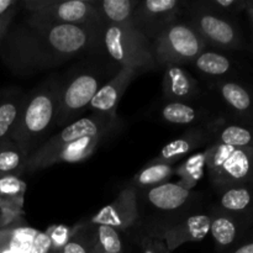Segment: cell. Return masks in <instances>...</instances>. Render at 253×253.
<instances>
[{
	"label": "cell",
	"instance_id": "cell-16",
	"mask_svg": "<svg viewBox=\"0 0 253 253\" xmlns=\"http://www.w3.org/2000/svg\"><path fill=\"white\" fill-rule=\"evenodd\" d=\"M158 116L168 125L193 128L209 126L219 118V114H212L209 108L200 104V101L180 103L165 100L158 108Z\"/></svg>",
	"mask_w": 253,
	"mask_h": 253
},
{
	"label": "cell",
	"instance_id": "cell-6",
	"mask_svg": "<svg viewBox=\"0 0 253 253\" xmlns=\"http://www.w3.org/2000/svg\"><path fill=\"white\" fill-rule=\"evenodd\" d=\"M152 52L158 67L190 66L208 48L202 37L185 20H178L163 30L152 42Z\"/></svg>",
	"mask_w": 253,
	"mask_h": 253
},
{
	"label": "cell",
	"instance_id": "cell-36",
	"mask_svg": "<svg viewBox=\"0 0 253 253\" xmlns=\"http://www.w3.org/2000/svg\"><path fill=\"white\" fill-rule=\"evenodd\" d=\"M19 10H20V5L17 4V5H15L14 7H11L9 11L5 12L1 17H0V43H1L2 40H4L5 35L7 34V30H9V27L11 26V24L14 22V20H15V17H16Z\"/></svg>",
	"mask_w": 253,
	"mask_h": 253
},
{
	"label": "cell",
	"instance_id": "cell-8",
	"mask_svg": "<svg viewBox=\"0 0 253 253\" xmlns=\"http://www.w3.org/2000/svg\"><path fill=\"white\" fill-rule=\"evenodd\" d=\"M19 5L27 14L54 24L104 29L93 0H22Z\"/></svg>",
	"mask_w": 253,
	"mask_h": 253
},
{
	"label": "cell",
	"instance_id": "cell-39",
	"mask_svg": "<svg viewBox=\"0 0 253 253\" xmlns=\"http://www.w3.org/2000/svg\"><path fill=\"white\" fill-rule=\"evenodd\" d=\"M245 12H246L247 17H249V22L250 25H251V29L253 32V0H249V4H247V7L246 10H245Z\"/></svg>",
	"mask_w": 253,
	"mask_h": 253
},
{
	"label": "cell",
	"instance_id": "cell-26",
	"mask_svg": "<svg viewBox=\"0 0 253 253\" xmlns=\"http://www.w3.org/2000/svg\"><path fill=\"white\" fill-rule=\"evenodd\" d=\"M207 174V147L203 151L188 156L178 166H175V174L182 187L192 190Z\"/></svg>",
	"mask_w": 253,
	"mask_h": 253
},
{
	"label": "cell",
	"instance_id": "cell-4",
	"mask_svg": "<svg viewBox=\"0 0 253 253\" xmlns=\"http://www.w3.org/2000/svg\"><path fill=\"white\" fill-rule=\"evenodd\" d=\"M183 16L207 43L216 51H242L247 43L235 17L219 15L203 6L200 0L184 1Z\"/></svg>",
	"mask_w": 253,
	"mask_h": 253
},
{
	"label": "cell",
	"instance_id": "cell-35",
	"mask_svg": "<svg viewBox=\"0 0 253 253\" xmlns=\"http://www.w3.org/2000/svg\"><path fill=\"white\" fill-rule=\"evenodd\" d=\"M49 251H51V244L47 235L44 234V231H37L32 241L30 253H49Z\"/></svg>",
	"mask_w": 253,
	"mask_h": 253
},
{
	"label": "cell",
	"instance_id": "cell-13",
	"mask_svg": "<svg viewBox=\"0 0 253 253\" xmlns=\"http://www.w3.org/2000/svg\"><path fill=\"white\" fill-rule=\"evenodd\" d=\"M211 89L226 108L225 118L253 126V86L232 78L211 83Z\"/></svg>",
	"mask_w": 253,
	"mask_h": 253
},
{
	"label": "cell",
	"instance_id": "cell-18",
	"mask_svg": "<svg viewBox=\"0 0 253 253\" xmlns=\"http://www.w3.org/2000/svg\"><path fill=\"white\" fill-rule=\"evenodd\" d=\"M209 145H211L209 126L187 128L184 133L163 146L160 153L151 162L175 166V163H179L197 150L205 148Z\"/></svg>",
	"mask_w": 253,
	"mask_h": 253
},
{
	"label": "cell",
	"instance_id": "cell-10",
	"mask_svg": "<svg viewBox=\"0 0 253 253\" xmlns=\"http://www.w3.org/2000/svg\"><path fill=\"white\" fill-rule=\"evenodd\" d=\"M140 221L141 212L137 190L130 185L124 188L110 204L101 208L88 222L93 225H106L126 232L133 229Z\"/></svg>",
	"mask_w": 253,
	"mask_h": 253
},
{
	"label": "cell",
	"instance_id": "cell-27",
	"mask_svg": "<svg viewBox=\"0 0 253 253\" xmlns=\"http://www.w3.org/2000/svg\"><path fill=\"white\" fill-rule=\"evenodd\" d=\"M175 174V166L167 163L148 162L145 167L141 168L132 178V185L136 190H146L150 188L158 187L170 180Z\"/></svg>",
	"mask_w": 253,
	"mask_h": 253
},
{
	"label": "cell",
	"instance_id": "cell-11",
	"mask_svg": "<svg viewBox=\"0 0 253 253\" xmlns=\"http://www.w3.org/2000/svg\"><path fill=\"white\" fill-rule=\"evenodd\" d=\"M106 138L108 137L105 136H91V137L79 138V140L66 143L46 152L36 151L30 156L27 161L26 172H37V170L52 167L57 163L83 162L95 152L99 145Z\"/></svg>",
	"mask_w": 253,
	"mask_h": 253
},
{
	"label": "cell",
	"instance_id": "cell-37",
	"mask_svg": "<svg viewBox=\"0 0 253 253\" xmlns=\"http://www.w3.org/2000/svg\"><path fill=\"white\" fill-rule=\"evenodd\" d=\"M226 253H253V230L237 245L235 249Z\"/></svg>",
	"mask_w": 253,
	"mask_h": 253
},
{
	"label": "cell",
	"instance_id": "cell-23",
	"mask_svg": "<svg viewBox=\"0 0 253 253\" xmlns=\"http://www.w3.org/2000/svg\"><path fill=\"white\" fill-rule=\"evenodd\" d=\"M25 100L26 93L20 88H11L0 94V142L11 140Z\"/></svg>",
	"mask_w": 253,
	"mask_h": 253
},
{
	"label": "cell",
	"instance_id": "cell-7",
	"mask_svg": "<svg viewBox=\"0 0 253 253\" xmlns=\"http://www.w3.org/2000/svg\"><path fill=\"white\" fill-rule=\"evenodd\" d=\"M207 174L212 187L253 183V150L211 143L207 147Z\"/></svg>",
	"mask_w": 253,
	"mask_h": 253
},
{
	"label": "cell",
	"instance_id": "cell-9",
	"mask_svg": "<svg viewBox=\"0 0 253 253\" xmlns=\"http://www.w3.org/2000/svg\"><path fill=\"white\" fill-rule=\"evenodd\" d=\"M182 0H138L132 25L151 42L183 16Z\"/></svg>",
	"mask_w": 253,
	"mask_h": 253
},
{
	"label": "cell",
	"instance_id": "cell-33",
	"mask_svg": "<svg viewBox=\"0 0 253 253\" xmlns=\"http://www.w3.org/2000/svg\"><path fill=\"white\" fill-rule=\"evenodd\" d=\"M44 234L47 235L49 244H51L49 253H62L64 246H66L67 242L71 239L72 234H73V227L61 224L49 225L46 231H44Z\"/></svg>",
	"mask_w": 253,
	"mask_h": 253
},
{
	"label": "cell",
	"instance_id": "cell-24",
	"mask_svg": "<svg viewBox=\"0 0 253 253\" xmlns=\"http://www.w3.org/2000/svg\"><path fill=\"white\" fill-rule=\"evenodd\" d=\"M93 4L98 10L103 27L125 26L132 25L138 0H93Z\"/></svg>",
	"mask_w": 253,
	"mask_h": 253
},
{
	"label": "cell",
	"instance_id": "cell-12",
	"mask_svg": "<svg viewBox=\"0 0 253 253\" xmlns=\"http://www.w3.org/2000/svg\"><path fill=\"white\" fill-rule=\"evenodd\" d=\"M209 232L210 212H194L145 234L165 241L168 251L172 252L188 242L202 241Z\"/></svg>",
	"mask_w": 253,
	"mask_h": 253
},
{
	"label": "cell",
	"instance_id": "cell-17",
	"mask_svg": "<svg viewBox=\"0 0 253 253\" xmlns=\"http://www.w3.org/2000/svg\"><path fill=\"white\" fill-rule=\"evenodd\" d=\"M162 91L165 100L180 103H197L204 94L199 82L187 67L175 64L163 67Z\"/></svg>",
	"mask_w": 253,
	"mask_h": 253
},
{
	"label": "cell",
	"instance_id": "cell-30",
	"mask_svg": "<svg viewBox=\"0 0 253 253\" xmlns=\"http://www.w3.org/2000/svg\"><path fill=\"white\" fill-rule=\"evenodd\" d=\"M26 184L19 177L0 178V210L24 212V197Z\"/></svg>",
	"mask_w": 253,
	"mask_h": 253
},
{
	"label": "cell",
	"instance_id": "cell-21",
	"mask_svg": "<svg viewBox=\"0 0 253 253\" xmlns=\"http://www.w3.org/2000/svg\"><path fill=\"white\" fill-rule=\"evenodd\" d=\"M211 143H221L235 148L253 150V126L229 120L220 114L209 125Z\"/></svg>",
	"mask_w": 253,
	"mask_h": 253
},
{
	"label": "cell",
	"instance_id": "cell-38",
	"mask_svg": "<svg viewBox=\"0 0 253 253\" xmlns=\"http://www.w3.org/2000/svg\"><path fill=\"white\" fill-rule=\"evenodd\" d=\"M17 4H19L17 0H0V17Z\"/></svg>",
	"mask_w": 253,
	"mask_h": 253
},
{
	"label": "cell",
	"instance_id": "cell-20",
	"mask_svg": "<svg viewBox=\"0 0 253 253\" xmlns=\"http://www.w3.org/2000/svg\"><path fill=\"white\" fill-rule=\"evenodd\" d=\"M215 207L222 211L253 219V183L216 185Z\"/></svg>",
	"mask_w": 253,
	"mask_h": 253
},
{
	"label": "cell",
	"instance_id": "cell-14",
	"mask_svg": "<svg viewBox=\"0 0 253 253\" xmlns=\"http://www.w3.org/2000/svg\"><path fill=\"white\" fill-rule=\"evenodd\" d=\"M210 232L219 253H226L237 246L252 230L253 219L210 209Z\"/></svg>",
	"mask_w": 253,
	"mask_h": 253
},
{
	"label": "cell",
	"instance_id": "cell-19",
	"mask_svg": "<svg viewBox=\"0 0 253 253\" xmlns=\"http://www.w3.org/2000/svg\"><path fill=\"white\" fill-rule=\"evenodd\" d=\"M137 72L133 69L121 67L118 73L108 83L104 84L91 99L88 106L91 113L118 116L116 110H118L119 103L125 94L126 89L128 88L131 82L137 77Z\"/></svg>",
	"mask_w": 253,
	"mask_h": 253
},
{
	"label": "cell",
	"instance_id": "cell-32",
	"mask_svg": "<svg viewBox=\"0 0 253 253\" xmlns=\"http://www.w3.org/2000/svg\"><path fill=\"white\" fill-rule=\"evenodd\" d=\"M203 6L224 16L235 17L246 10L249 0H200Z\"/></svg>",
	"mask_w": 253,
	"mask_h": 253
},
{
	"label": "cell",
	"instance_id": "cell-31",
	"mask_svg": "<svg viewBox=\"0 0 253 253\" xmlns=\"http://www.w3.org/2000/svg\"><path fill=\"white\" fill-rule=\"evenodd\" d=\"M94 242L91 239L89 224H78L73 226V234L64 246L62 253H93Z\"/></svg>",
	"mask_w": 253,
	"mask_h": 253
},
{
	"label": "cell",
	"instance_id": "cell-2",
	"mask_svg": "<svg viewBox=\"0 0 253 253\" xmlns=\"http://www.w3.org/2000/svg\"><path fill=\"white\" fill-rule=\"evenodd\" d=\"M61 77L52 74L34 90L26 94L11 140L19 143L30 156L47 141V135L56 127L59 106Z\"/></svg>",
	"mask_w": 253,
	"mask_h": 253
},
{
	"label": "cell",
	"instance_id": "cell-15",
	"mask_svg": "<svg viewBox=\"0 0 253 253\" xmlns=\"http://www.w3.org/2000/svg\"><path fill=\"white\" fill-rule=\"evenodd\" d=\"M138 199L142 200L155 211L161 214L174 215L189 208L195 200L192 190L185 189L179 183H165L158 187L146 190H138Z\"/></svg>",
	"mask_w": 253,
	"mask_h": 253
},
{
	"label": "cell",
	"instance_id": "cell-1",
	"mask_svg": "<svg viewBox=\"0 0 253 253\" xmlns=\"http://www.w3.org/2000/svg\"><path fill=\"white\" fill-rule=\"evenodd\" d=\"M103 30L54 24L27 14L9 27L0 43V58L11 73L31 76L100 49Z\"/></svg>",
	"mask_w": 253,
	"mask_h": 253
},
{
	"label": "cell",
	"instance_id": "cell-29",
	"mask_svg": "<svg viewBox=\"0 0 253 253\" xmlns=\"http://www.w3.org/2000/svg\"><path fill=\"white\" fill-rule=\"evenodd\" d=\"M37 231L29 225L0 230V253H30Z\"/></svg>",
	"mask_w": 253,
	"mask_h": 253
},
{
	"label": "cell",
	"instance_id": "cell-22",
	"mask_svg": "<svg viewBox=\"0 0 253 253\" xmlns=\"http://www.w3.org/2000/svg\"><path fill=\"white\" fill-rule=\"evenodd\" d=\"M190 66L200 76L211 81V83L232 79L237 73L236 62L224 52L216 49L207 48Z\"/></svg>",
	"mask_w": 253,
	"mask_h": 253
},
{
	"label": "cell",
	"instance_id": "cell-28",
	"mask_svg": "<svg viewBox=\"0 0 253 253\" xmlns=\"http://www.w3.org/2000/svg\"><path fill=\"white\" fill-rule=\"evenodd\" d=\"M89 227L94 245L99 250L109 253H128L127 241L124 236L125 232L106 225L89 224Z\"/></svg>",
	"mask_w": 253,
	"mask_h": 253
},
{
	"label": "cell",
	"instance_id": "cell-5",
	"mask_svg": "<svg viewBox=\"0 0 253 253\" xmlns=\"http://www.w3.org/2000/svg\"><path fill=\"white\" fill-rule=\"evenodd\" d=\"M103 47L111 59L120 67L140 72L158 69L152 52V43L133 25L106 26L101 35Z\"/></svg>",
	"mask_w": 253,
	"mask_h": 253
},
{
	"label": "cell",
	"instance_id": "cell-34",
	"mask_svg": "<svg viewBox=\"0 0 253 253\" xmlns=\"http://www.w3.org/2000/svg\"><path fill=\"white\" fill-rule=\"evenodd\" d=\"M137 245L140 253H170L166 246L165 241L157 237L143 234L137 239Z\"/></svg>",
	"mask_w": 253,
	"mask_h": 253
},
{
	"label": "cell",
	"instance_id": "cell-3",
	"mask_svg": "<svg viewBox=\"0 0 253 253\" xmlns=\"http://www.w3.org/2000/svg\"><path fill=\"white\" fill-rule=\"evenodd\" d=\"M121 67L115 62L98 61L79 64L66 78H61L59 106L56 127H66L77 120L90 104L99 89L108 83Z\"/></svg>",
	"mask_w": 253,
	"mask_h": 253
},
{
	"label": "cell",
	"instance_id": "cell-25",
	"mask_svg": "<svg viewBox=\"0 0 253 253\" xmlns=\"http://www.w3.org/2000/svg\"><path fill=\"white\" fill-rule=\"evenodd\" d=\"M30 155L12 140L0 142V178L21 177L26 172Z\"/></svg>",
	"mask_w": 253,
	"mask_h": 253
}]
</instances>
